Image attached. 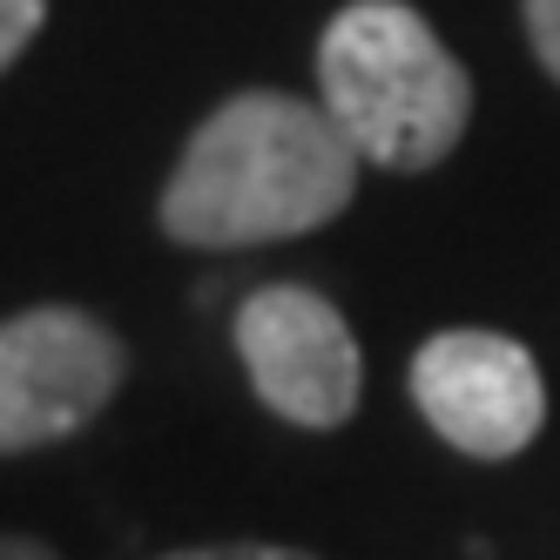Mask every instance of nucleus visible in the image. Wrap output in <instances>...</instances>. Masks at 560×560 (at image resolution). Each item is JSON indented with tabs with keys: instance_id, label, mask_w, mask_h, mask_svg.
Segmentation results:
<instances>
[{
	"instance_id": "nucleus-2",
	"label": "nucleus",
	"mask_w": 560,
	"mask_h": 560,
	"mask_svg": "<svg viewBox=\"0 0 560 560\" xmlns=\"http://www.w3.org/2000/svg\"><path fill=\"white\" fill-rule=\"evenodd\" d=\"M325 115L358 163L432 170L472 122V82L406 0H351L317 42Z\"/></svg>"
},
{
	"instance_id": "nucleus-8",
	"label": "nucleus",
	"mask_w": 560,
	"mask_h": 560,
	"mask_svg": "<svg viewBox=\"0 0 560 560\" xmlns=\"http://www.w3.org/2000/svg\"><path fill=\"white\" fill-rule=\"evenodd\" d=\"M163 560H317V553L264 547V540H230V547H183V553H163Z\"/></svg>"
},
{
	"instance_id": "nucleus-6",
	"label": "nucleus",
	"mask_w": 560,
	"mask_h": 560,
	"mask_svg": "<svg viewBox=\"0 0 560 560\" xmlns=\"http://www.w3.org/2000/svg\"><path fill=\"white\" fill-rule=\"evenodd\" d=\"M42 14H48V0H0V68L42 34Z\"/></svg>"
},
{
	"instance_id": "nucleus-4",
	"label": "nucleus",
	"mask_w": 560,
	"mask_h": 560,
	"mask_svg": "<svg viewBox=\"0 0 560 560\" xmlns=\"http://www.w3.org/2000/svg\"><path fill=\"white\" fill-rule=\"evenodd\" d=\"M236 351H244V372L277 419L325 432L358 412L365 365H358V338L331 298L304 284H264L236 311Z\"/></svg>"
},
{
	"instance_id": "nucleus-7",
	"label": "nucleus",
	"mask_w": 560,
	"mask_h": 560,
	"mask_svg": "<svg viewBox=\"0 0 560 560\" xmlns=\"http://www.w3.org/2000/svg\"><path fill=\"white\" fill-rule=\"evenodd\" d=\"M527 34H534L540 68L560 82V0H527Z\"/></svg>"
},
{
	"instance_id": "nucleus-5",
	"label": "nucleus",
	"mask_w": 560,
	"mask_h": 560,
	"mask_svg": "<svg viewBox=\"0 0 560 560\" xmlns=\"http://www.w3.org/2000/svg\"><path fill=\"white\" fill-rule=\"evenodd\" d=\"M412 398L446 446L472 459H513L547 425L540 365L500 331H439L412 358Z\"/></svg>"
},
{
	"instance_id": "nucleus-9",
	"label": "nucleus",
	"mask_w": 560,
	"mask_h": 560,
	"mask_svg": "<svg viewBox=\"0 0 560 560\" xmlns=\"http://www.w3.org/2000/svg\"><path fill=\"white\" fill-rule=\"evenodd\" d=\"M0 560H55L42 540H21V534H0Z\"/></svg>"
},
{
	"instance_id": "nucleus-3",
	"label": "nucleus",
	"mask_w": 560,
	"mask_h": 560,
	"mask_svg": "<svg viewBox=\"0 0 560 560\" xmlns=\"http://www.w3.org/2000/svg\"><path fill=\"white\" fill-rule=\"evenodd\" d=\"M122 385V345L102 317L42 304L0 325V453L82 432Z\"/></svg>"
},
{
	"instance_id": "nucleus-1",
	"label": "nucleus",
	"mask_w": 560,
	"mask_h": 560,
	"mask_svg": "<svg viewBox=\"0 0 560 560\" xmlns=\"http://www.w3.org/2000/svg\"><path fill=\"white\" fill-rule=\"evenodd\" d=\"M358 155L317 102L250 89L203 115L163 189V230L189 250H244L325 230L358 189Z\"/></svg>"
}]
</instances>
